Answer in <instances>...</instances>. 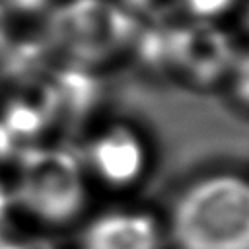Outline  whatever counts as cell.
Instances as JSON below:
<instances>
[{"instance_id":"cell-12","label":"cell","mask_w":249,"mask_h":249,"mask_svg":"<svg viewBox=\"0 0 249 249\" xmlns=\"http://www.w3.org/2000/svg\"><path fill=\"white\" fill-rule=\"evenodd\" d=\"M247 23H249V14H247Z\"/></svg>"},{"instance_id":"cell-7","label":"cell","mask_w":249,"mask_h":249,"mask_svg":"<svg viewBox=\"0 0 249 249\" xmlns=\"http://www.w3.org/2000/svg\"><path fill=\"white\" fill-rule=\"evenodd\" d=\"M233 0H185V6L200 18H212L222 14L226 8H230Z\"/></svg>"},{"instance_id":"cell-2","label":"cell","mask_w":249,"mask_h":249,"mask_svg":"<svg viewBox=\"0 0 249 249\" xmlns=\"http://www.w3.org/2000/svg\"><path fill=\"white\" fill-rule=\"evenodd\" d=\"M14 206L39 230L78 228L89 214L91 187L78 154L64 146L25 150L14 163Z\"/></svg>"},{"instance_id":"cell-6","label":"cell","mask_w":249,"mask_h":249,"mask_svg":"<svg viewBox=\"0 0 249 249\" xmlns=\"http://www.w3.org/2000/svg\"><path fill=\"white\" fill-rule=\"evenodd\" d=\"M231 56L228 37L208 25L198 23L167 33L169 64L179 66L195 82H210L222 74Z\"/></svg>"},{"instance_id":"cell-8","label":"cell","mask_w":249,"mask_h":249,"mask_svg":"<svg viewBox=\"0 0 249 249\" xmlns=\"http://www.w3.org/2000/svg\"><path fill=\"white\" fill-rule=\"evenodd\" d=\"M235 89H237V95L241 97V101L249 105V56H247V58L241 62V66H239Z\"/></svg>"},{"instance_id":"cell-5","label":"cell","mask_w":249,"mask_h":249,"mask_svg":"<svg viewBox=\"0 0 249 249\" xmlns=\"http://www.w3.org/2000/svg\"><path fill=\"white\" fill-rule=\"evenodd\" d=\"M76 230V249H167L161 212L134 200L93 210Z\"/></svg>"},{"instance_id":"cell-9","label":"cell","mask_w":249,"mask_h":249,"mask_svg":"<svg viewBox=\"0 0 249 249\" xmlns=\"http://www.w3.org/2000/svg\"><path fill=\"white\" fill-rule=\"evenodd\" d=\"M4 2L10 4V6H14V8H18V10H37L47 0H4Z\"/></svg>"},{"instance_id":"cell-4","label":"cell","mask_w":249,"mask_h":249,"mask_svg":"<svg viewBox=\"0 0 249 249\" xmlns=\"http://www.w3.org/2000/svg\"><path fill=\"white\" fill-rule=\"evenodd\" d=\"M51 31L74 56L99 60L134 33V21L109 0H70L54 12Z\"/></svg>"},{"instance_id":"cell-3","label":"cell","mask_w":249,"mask_h":249,"mask_svg":"<svg viewBox=\"0 0 249 249\" xmlns=\"http://www.w3.org/2000/svg\"><path fill=\"white\" fill-rule=\"evenodd\" d=\"M86 179L93 189L115 196L134 193L154 167L152 146L128 123H109L95 130L78 152Z\"/></svg>"},{"instance_id":"cell-10","label":"cell","mask_w":249,"mask_h":249,"mask_svg":"<svg viewBox=\"0 0 249 249\" xmlns=\"http://www.w3.org/2000/svg\"><path fill=\"white\" fill-rule=\"evenodd\" d=\"M4 41H6V14L0 4V47L4 45Z\"/></svg>"},{"instance_id":"cell-1","label":"cell","mask_w":249,"mask_h":249,"mask_svg":"<svg viewBox=\"0 0 249 249\" xmlns=\"http://www.w3.org/2000/svg\"><path fill=\"white\" fill-rule=\"evenodd\" d=\"M167 249H249V173L198 171L161 212Z\"/></svg>"},{"instance_id":"cell-11","label":"cell","mask_w":249,"mask_h":249,"mask_svg":"<svg viewBox=\"0 0 249 249\" xmlns=\"http://www.w3.org/2000/svg\"><path fill=\"white\" fill-rule=\"evenodd\" d=\"M126 4H132V6H142L146 0H124Z\"/></svg>"}]
</instances>
